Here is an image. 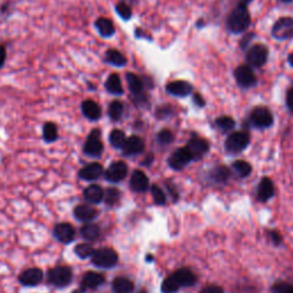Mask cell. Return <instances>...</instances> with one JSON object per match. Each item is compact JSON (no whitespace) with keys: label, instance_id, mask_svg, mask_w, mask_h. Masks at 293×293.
<instances>
[{"label":"cell","instance_id":"12","mask_svg":"<svg viewBox=\"0 0 293 293\" xmlns=\"http://www.w3.org/2000/svg\"><path fill=\"white\" fill-rule=\"evenodd\" d=\"M53 234L54 237L58 239L59 242L63 244H70L75 239L76 231L71 225L63 222V224H59L54 227Z\"/></svg>","mask_w":293,"mask_h":293},{"label":"cell","instance_id":"43","mask_svg":"<svg viewBox=\"0 0 293 293\" xmlns=\"http://www.w3.org/2000/svg\"><path fill=\"white\" fill-rule=\"evenodd\" d=\"M272 290L274 293H293V285L287 283H276Z\"/></svg>","mask_w":293,"mask_h":293},{"label":"cell","instance_id":"41","mask_svg":"<svg viewBox=\"0 0 293 293\" xmlns=\"http://www.w3.org/2000/svg\"><path fill=\"white\" fill-rule=\"evenodd\" d=\"M116 12L123 20H130L132 16V11L129 5H126L125 3H119L116 6Z\"/></svg>","mask_w":293,"mask_h":293},{"label":"cell","instance_id":"53","mask_svg":"<svg viewBox=\"0 0 293 293\" xmlns=\"http://www.w3.org/2000/svg\"><path fill=\"white\" fill-rule=\"evenodd\" d=\"M147 260H148V261H150V260H152V256H148V258H147Z\"/></svg>","mask_w":293,"mask_h":293},{"label":"cell","instance_id":"33","mask_svg":"<svg viewBox=\"0 0 293 293\" xmlns=\"http://www.w3.org/2000/svg\"><path fill=\"white\" fill-rule=\"evenodd\" d=\"M44 140L47 142H53L58 139V128L53 123H46L43 130Z\"/></svg>","mask_w":293,"mask_h":293},{"label":"cell","instance_id":"8","mask_svg":"<svg viewBox=\"0 0 293 293\" xmlns=\"http://www.w3.org/2000/svg\"><path fill=\"white\" fill-rule=\"evenodd\" d=\"M187 149L189 151V154L191 155L192 160L200 159L207 154V151L210 149V144L202 138H199L198 135H194L189 141L187 143Z\"/></svg>","mask_w":293,"mask_h":293},{"label":"cell","instance_id":"15","mask_svg":"<svg viewBox=\"0 0 293 293\" xmlns=\"http://www.w3.org/2000/svg\"><path fill=\"white\" fill-rule=\"evenodd\" d=\"M131 189L135 192H144L149 189V179L142 171H134L130 181Z\"/></svg>","mask_w":293,"mask_h":293},{"label":"cell","instance_id":"46","mask_svg":"<svg viewBox=\"0 0 293 293\" xmlns=\"http://www.w3.org/2000/svg\"><path fill=\"white\" fill-rule=\"evenodd\" d=\"M286 106H287L288 110H290L291 112H293V86L291 87L290 90L287 91V94H286Z\"/></svg>","mask_w":293,"mask_h":293},{"label":"cell","instance_id":"37","mask_svg":"<svg viewBox=\"0 0 293 293\" xmlns=\"http://www.w3.org/2000/svg\"><path fill=\"white\" fill-rule=\"evenodd\" d=\"M214 124L217 125V128L224 131V132H228V131H231L235 128V120L228 116L219 117Z\"/></svg>","mask_w":293,"mask_h":293},{"label":"cell","instance_id":"40","mask_svg":"<svg viewBox=\"0 0 293 293\" xmlns=\"http://www.w3.org/2000/svg\"><path fill=\"white\" fill-rule=\"evenodd\" d=\"M151 194L156 204L164 205L166 203V196L158 186H156V185L151 186Z\"/></svg>","mask_w":293,"mask_h":293},{"label":"cell","instance_id":"19","mask_svg":"<svg viewBox=\"0 0 293 293\" xmlns=\"http://www.w3.org/2000/svg\"><path fill=\"white\" fill-rule=\"evenodd\" d=\"M275 194V187L273 181L269 178H264L258 187V198L261 202H267Z\"/></svg>","mask_w":293,"mask_h":293},{"label":"cell","instance_id":"38","mask_svg":"<svg viewBox=\"0 0 293 293\" xmlns=\"http://www.w3.org/2000/svg\"><path fill=\"white\" fill-rule=\"evenodd\" d=\"M179 288H180V286H179V284L172 275L165 278L163 284H161V291H163V293H176Z\"/></svg>","mask_w":293,"mask_h":293},{"label":"cell","instance_id":"35","mask_svg":"<svg viewBox=\"0 0 293 293\" xmlns=\"http://www.w3.org/2000/svg\"><path fill=\"white\" fill-rule=\"evenodd\" d=\"M109 117L111 118L112 120H118L120 119L121 115L124 112V106L120 101H112L109 106Z\"/></svg>","mask_w":293,"mask_h":293},{"label":"cell","instance_id":"28","mask_svg":"<svg viewBox=\"0 0 293 293\" xmlns=\"http://www.w3.org/2000/svg\"><path fill=\"white\" fill-rule=\"evenodd\" d=\"M100 227L95 224H87L80 228V235L87 240H96L100 237Z\"/></svg>","mask_w":293,"mask_h":293},{"label":"cell","instance_id":"11","mask_svg":"<svg viewBox=\"0 0 293 293\" xmlns=\"http://www.w3.org/2000/svg\"><path fill=\"white\" fill-rule=\"evenodd\" d=\"M192 160L191 155L189 154L187 148H180L173 152L172 156L169 158V165L176 171L185 169L186 166Z\"/></svg>","mask_w":293,"mask_h":293},{"label":"cell","instance_id":"14","mask_svg":"<svg viewBox=\"0 0 293 293\" xmlns=\"http://www.w3.org/2000/svg\"><path fill=\"white\" fill-rule=\"evenodd\" d=\"M20 283L24 286H36L44 279V273L39 268H30L20 275Z\"/></svg>","mask_w":293,"mask_h":293},{"label":"cell","instance_id":"39","mask_svg":"<svg viewBox=\"0 0 293 293\" xmlns=\"http://www.w3.org/2000/svg\"><path fill=\"white\" fill-rule=\"evenodd\" d=\"M103 198L108 205H115L120 198V192L116 188H109L104 194Z\"/></svg>","mask_w":293,"mask_h":293},{"label":"cell","instance_id":"6","mask_svg":"<svg viewBox=\"0 0 293 293\" xmlns=\"http://www.w3.org/2000/svg\"><path fill=\"white\" fill-rule=\"evenodd\" d=\"M268 60V48L262 44L253 45L247 51L246 61L251 68H260Z\"/></svg>","mask_w":293,"mask_h":293},{"label":"cell","instance_id":"31","mask_svg":"<svg viewBox=\"0 0 293 293\" xmlns=\"http://www.w3.org/2000/svg\"><path fill=\"white\" fill-rule=\"evenodd\" d=\"M230 177V171L226 166H217L211 171V178L216 182H226Z\"/></svg>","mask_w":293,"mask_h":293},{"label":"cell","instance_id":"22","mask_svg":"<svg viewBox=\"0 0 293 293\" xmlns=\"http://www.w3.org/2000/svg\"><path fill=\"white\" fill-rule=\"evenodd\" d=\"M81 110L84 116L91 120H98L102 115L101 108L99 107L98 103L92 101V100H86V101L81 103Z\"/></svg>","mask_w":293,"mask_h":293},{"label":"cell","instance_id":"36","mask_svg":"<svg viewBox=\"0 0 293 293\" xmlns=\"http://www.w3.org/2000/svg\"><path fill=\"white\" fill-rule=\"evenodd\" d=\"M95 250L91 244H78V245L75 247V253L76 255L81 258V259H87V258H92V256L94 255Z\"/></svg>","mask_w":293,"mask_h":293},{"label":"cell","instance_id":"30","mask_svg":"<svg viewBox=\"0 0 293 293\" xmlns=\"http://www.w3.org/2000/svg\"><path fill=\"white\" fill-rule=\"evenodd\" d=\"M106 60L108 63L116 67H124L126 64V58L117 50H109L106 53Z\"/></svg>","mask_w":293,"mask_h":293},{"label":"cell","instance_id":"5","mask_svg":"<svg viewBox=\"0 0 293 293\" xmlns=\"http://www.w3.org/2000/svg\"><path fill=\"white\" fill-rule=\"evenodd\" d=\"M250 121L257 129H268L274 123V117L269 109L266 107H257L251 112Z\"/></svg>","mask_w":293,"mask_h":293},{"label":"cell","instance_id":"42","mask_svg":"<svg viewBox=\"0 0 293 293\" xmlns=\"http://www.w3.org/2000/svg\"><path fill=\"white\" fill-rule=\"evenodd\" d=\"M174 140V135L170 130H161L157 134V141L160 144H170Z\"/></svg>","mask_w":293,"mask_h":293},{"label":"cell","instance_id":"20","mask_svg":"<svg viewBox=\"0 0 293 293\" xmlns=\"http://www.w3.org/2000/svg\"><path fill=\"white\" fill-rule=\"evenodd\" d=\"M104 283V276L100 273L95 272H89L85 274V276L82 277L81 281V288L82 290H86V288H96L99 286H101Z\"/></svg>","mask_w":293,"mask_h":293},{"label":"cell","instance_id":"17","mask_svg":"<svg viewBox=\"0 0 293 293\" xmlns=\"http://www.w3.org/2000/svg\"><path fill=\"white\" fill-rule=\"evenodd\" d=\"M103 168L99 163H92L82 168L79 171V178L86 181H94L102 176Z\"/></svg>","mask_w":293,"mask_h":293},{"label":"cell","instance_id":"16","mask_svg":"<svg viewBox=\"0 0 293 293\" xmlns=\"http://www.w3.org/2000/svg\"><path fill=\"white\" fill-rule=\"evenodd\" d=\"M121 150H123L126 156H134L141 154L144 150L143 140L140 137H137V135L130 137L129 139H126L124 146L121 147Z\"/></svg>","mask_w":293,"mask_h":293},{"label":"cell","instance_id":"21","mask_svg":"<svg viewBox=\"0 0 293 293\" xmlns=\"http://www.w3.org/2000/svg\"><path fill=\"white\" fill-rule=\"evenodd\" d=\"M172 276L176 279L177 283L179 284V286H191L194 285L196 282V276L191 270L187 268H181L177 270L176 273L172 274Z\"/></svg>","mask_w":293,"mask_h":293},{"label":"cell","instance_id":"26","mask_svg":"<svg viewBox=\"0 0 293 293\" xmlns=\"http://www.w3.org/2000/svg\"><path fill=\"white\" fill-rule=\"evenodd\" d=\"M106 89L109 93H111L113 95H120L124 93L120 78L117 75V73H112V75L109 76V78L106 81Z\"/></svg>","mask_w":293,"mask_h":293},{"label":"cell","instance_id":"25","mask_svg":"<svg viewBox=\"0 0 293 293\" xmlns=\"http://www.w3.org/2000/svg\"><path fill=\"white\" fill-rule=\"evenodd\" d=\"M113 293H133L134 284L126 277H117L112 282Z\"/></svg>","mask_w":293,"mask_h":293},{"label":"cell","instance_id":"3","mask_svg":"<svg viewBox=\"0 0 293 293\" xmlns=\"http://www.w3.org/2000/svg\"><path fill=\"white\" fill-rule=\"evenodd\" d=\"M92 262L99 268H112L118 262V255L112 248H100L92 256Z\"/></svg>","mask_w":293,"mask_h":293},{"label":"cell","instance_id":"24","mask_svg":"<svg viewBox=\"0 0 293 293\" xmlns=\"http://www.w3.org/2000/svg\"><path fill=\"white\" fill-rule=\"evenodd\" d=\"M104 192L102 190V188L96 185H92L90 187H87L84 190V197L92 204H99L103 199Z\"/></svg>","mask_w":293,"mask_h":293},{"label":"cell","instance_id":"45","mask_svg":"<svg viewBox=\"0 0 293 293\" xmlns=\"http://www.w3.org/2000/svg\"><path fill=\"white\" fill-rule=\"evenodd\" d=\"M200 293H224V290H222V287L220 286H217V285H210L204 287Z\"/></svg>","mask_w":293,"mask_h":293},{"label":"cell","instance_id":"44","mask_svg":"<svg viewBox=\"0 0 293 293\" xmlns=\"http://www.w3.org/2000/svg\"><path fill=\"white\" fill-rule=\"evenodd\" d=\"M269 238L275 245H279L282 243V236L276 230H270L269 231Z\"/></svg>","mask_w":293,"mask_h":293},{"label":"cell","instance_id":"10","mask_svg":"<svg viewBox=\"0 0 293 293\" xmlns=\"http://www.w3.org/2000/svg\"><path fill=\"white\" fill-rule=\"evenodd\" d=\"M84 152L91 157H100L102 155L103 144L101 141V133L99 130L92 131L89 135L84 146Z\"/></svg>","mask_w":293,"mask_h":293},{"label":"cell","instance_id":"51","mask_svg":"<svg viewBox=\"0 0 293 293\" xmlns=\"http://www.w3.org/2000/svg\"><path fill=\"white\" fill-rule=\"evenodd\" d=\"M252 2V0H240V5H244V6H247V4Z\"/></svg>","mask_w":293,"mask_h":293},{"label":"cell","instance_id":"2","mask_svg":"<svg viewBox=\"0 0 293 293\" xmlns=\"http://www.w3.org/2000/svg\"><path fill=\"white\" fill-rule=\"evenodd\" d=\"M72 270L67 266H58L48 272V281L55 287H65L72 282Z\"/></svg>","mask_w":293,"mask_h":293},{"label":"cell","instance_id":"7","mask_svg":"<svg viewBox=\"0 0 293 293\" xmlns=\"http://www.w3.org/2000/svg\"><path fill=\"white\" fill-rule=\"evenodd\" d=\"M272 34L277 40H286L293 37V19L292 17H281L275 22L272 29Z\"/></svg>","mask_w":293,"mask_h":293},{"label":"cell","instance_id":"27","mask_svg":"<svg viewBox=\"0 0 293 293\" xmlns=\"http://www.w3.org/2000/svg\"><path fill=\"white\" fill-rule=\"evenodd\" d=\"M95 27L98 29L99 33L103 37H111L115 33V27H113L112 22L106 19V17H101L95 22Z\"/></svg>","mask_w":293,"mask_h":293},{"label":"cell","instance_id":"47","mask_svg":"<svg viewBox=\"0 0 293 293\" xmlns=\"http://www.w3.org/2000/svg\"><path fill=\"white\" fill-rule=\"evenodd\" d=\"M5 60H6V50L5 47L0 45V68H2L4 63H5Z\"/></svg>","mask_w":293,"mask_h":293},{"label":"cell","instance_id":"23","mask_svg":"<svg viewBox=\"0 0 293 293\" xmlns=\"http://www.w3.org/2000/svg\"><path fill=\"white\" fill-rule=\"evenodd\" d=\"M75 217L79 221H92L98 217V211L94 207L90 206V205H78L75 208Z\"/></svg>","mask_w":293,"mask_h":293},{"label":"cell","instance_id":"50","mask_svg":"<svg viewBox=\"0 0 293 293\" xmlns=\"http://www.w3.org/2000/svg\"><path fill=\"white\" fill-rule=\"evenodd\" d=\"M287 61H288V63H290L291 67H293V52H292V53H291L290 55H288Z\"/></svg>","mask_w":293,"mask_h":293},{"label":"cell","instance_id":"34","mask_svg":"<svg viewBox=\"0 0 293 293\" xmlns=\"http://www.w3.org/2000/svg\"><path fill=\"white\" fill-rule=\"evenodd\" d=\"M109 140H110V143L112 144V147L118 148V149H121V147L124 146V143L126 141V137L125 133L123 131L120 130H113L110 133V137H109Z\"/></svg>","mask_w":293,"mask_h":293},{"label":"cell","instance_id":"18","mask_svg":"<svg viewBox=\"0 0 293 293\" xmlns=\"http://www.w3.org/2000/svg\"><path fill=\"white\" fill-rule=\"evenodd\" d=\"M191 90H192L191 85L185 80L171 81L170 84H168V86H166L168 93L176 96H181V98L182 96H187L188 94H190Z\"/></svg>","mask_w":293,"mask_h":293},{"label":"cell","instance_id":"4","mask_svg":"<svg viewBox=\"0 0 293 293\" xmlns=\"http://www.w3.org/2000/svg\"><path fill=\"white\" fill-rule=\"evenodd\" d=\"M250 143V134L238 131V132L231 133L226 140V149L231 154H239L242 152Z\"/></svg>","mask_w":293,"mask_h":293},{"label":"cell","instance_id":"52","mask_svg":"<svg viewBox=\"0 0 293 293\" xmlns=\"http://www.w3.org/2000/svg\"><path fill=\"white\" fill-rule=\"evenodd\" d=\"M284 3H293V0H282Z\"/></svg>","mask_w":293,"mask_h":293},{"label":"cell","instance_id":"48","mask_svg":"<svg viewBox=\"0 0 293 293\" xmlns=\"http://www.w3.org/2000/svg\"><path fill=\"white\" fill-rule=\"evenodd\" d=\"M194 101H195L196 104H197V106L204 107L205 101H204V99H203L202 96H200L199 94H195V95H194Z\"/></svg>","mask_w":293,"mask_h":293},{"label":"cell","instance_id":"1","mask_svg":"<svg viewBox=\"0 0 293 293\" xmlns=\"http://www.w3.org/2000/svg\"><path fill=\"white\" fill-rule=\"evenodd\" d=\"M251 16L248 14L247 6L239 5L231 12V14L227 21V25L230 32L233 33H242L250 27Z\"/></svg>","mask_w":293,"mask_h":293},{"label":"cell","instance_id":"32","mask_svg":"<svg viewBox=\"0 0 293 293\" xmlns=\"http://www.w3.org/2000/svg\"><path fill=\"white\" fill-rule=\"evenodd\" d=\"M233 170L240 178H246L252 172V166L245 160H236L233 164Z\"/></svg>","mask_w":293,"mask_h":293},{"label":"cell","instance_id":"9","mask_svg":"<svg viewBox=\"0 0 293 293\" xmlns=\"http://www.w3.org/2000/svg\"><path fill=\"white\" fill-rule=\"evenodd\" d=\"M235 78L237 84L243 89H250L257 84V77L250 65H239L235 70Z\"/></svg>","mask_w":293,"mask_h":293},{"label":"cell","instance_id":"49","mask_svg":"<svg viewBox=\"0 0 293 293\" xmlns=\"http://www.w3.org/2000/svg\"><path fill=\"white\" fill-rule=\"evenodd\" d=\"M152 159H154V156H152V155H148L147 158L144 159V161H143V165L149 166V165L152 163Z\"/></svg>","mask_w":293,"mask_h":293},{"label":"cell","instance_id":"13","mask_svg":"<svg viewBox=\"0 0 293 293\" xmlns=\"http://www.w3.org/2000/svg\"><path fill=\"white\" fill-rule=\"evenodd\" d=\"M128 176V165L124 161H115L106 171V179L110 182H119Z\"/></svg>","mask_w":293,"mask_h":293},{"label":"cell","instance_id":"29","mask_svg":"<svg viewBox=\"0 0 293 293\" xmlns=\"http://www.w3.org/2000/svg\"><path fill=\"white\" fill-rule=\"evenodd\" d=\"M126 79H128L130 91L132 92L135 96H141V93L143 91V84L141 79L132 72H129L128 75H126Z\"/></svg>","mask_w":293,"mask_h":293},{"label":"cell","instance_id":"54","mask_svg":"<svg viewBox=\"0 0 293 293\" xmlns=\"http://www.w3.org/2000/svg\"><path fill=\"white\" fill-rule=\"evenodd\" d=\"M139 293H147V292H146V291H144V290H143V291H140Z\"/></svg>","mask_w":293,"mask_h":293}]
</instances>
